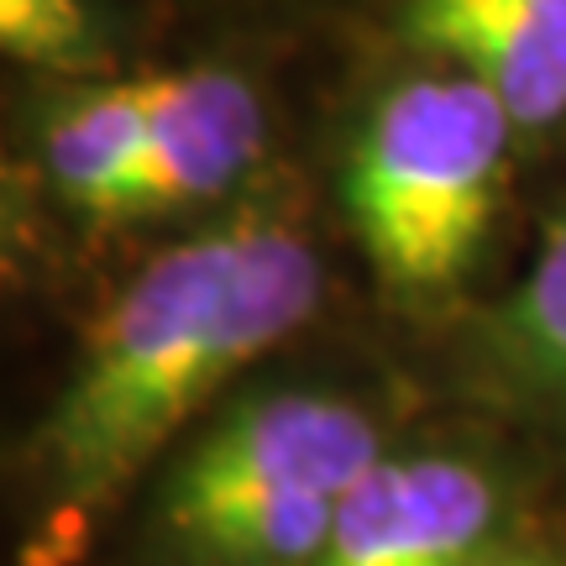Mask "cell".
I'll return each mask as SVG.
<instances>
[{"label": "cell", "mask_w": 566, "mask_h": 566, "mask_svg": "<svg viewBox=\"0 0 566 566\" xmlns=\"http://www.w3.org/2000/svg\"><path fill=\"white\" fill-rule=\"evenodd\" d=\"M520 126L467 74H420L373 105L346 163V210L388 289L436 294L483 247Z\"/></svg>", "instance_id": "cell-3"}, {"label": "cell", "mask_w": 566, "mask_h": 566, "mask_svg": "<svg viewBox=\"0 0 566 566\" xmlns=\"http://www.w3.org/2000/svg\"><path fill=\"white\" fill-rule=\"evenodd\" d=\"M147 80V142L116 221L168 216L226 195L263 153V105L231 69H174Z\"/></svg>", "instance_id": "cell-5"}, {"label": "cell", "mask_w": 566, "mask_h": 566, "mask_svg": "<svg viewBox=\"0 0 566 566\" xmlns=\"http://www.w3.org/2000/svg\"><path fill=\"white\" fill-rule=\"evenodd\" d=\"M321 304V258L289 221L242 216L158 252L101 315L38 430L63 514L101 509L247 363Z\"/></svg>", "instance_id": "cell-1"}, {"label": "cell", "mask_w": 566, "mask_h": 566, "mask_svg": "<svg viewBox=\"0 0 566 566\" xmlns=\"http://www.w3.org/2000/svg\"><path fill=\"white\" fill-rule=\"evenodd\" d=\"M504 520V488L472 457L405 451L352 488L310 566H478Z\"/></svg>", "instance_id": "cell-4"}, {"label": "cell", "mask_w": 566, "mask_h": 566, "mask_svg": "<svg viewBox=\"0 0 566 566\" xmlns=\"http://www.w3.org/2000/svg\"><path fill=\"white\" fill-rule=\"evenodd\" d=\"M0 42L11 59L69 74L101 59V38L84 0H0Z\"/></svg>", "instance_id": "cell-9"}, {"label": "cell", "mask_w": 566, "mask_h": 566, "mask_svg": "<svg viewBox=\"0 0 566 566\" xmlns=\"http://www.w3.org/2000/svg\"><path fill=\"white\" fill-rule=\"evenodd\" d=\"M478 352L530 405L566 415V205L551 216L530 273L493 304Z\"/></svg>", "instance_id": "cell-8"}, {"label": "cell", "mask_w": 566, "mask_h": 566, "mask_svg": "<svg viewBox=\"0 0 566 566\" xmlns=\"http://www.w3.org/2000/svg\"><path fill=\"white\" fill-rule=\"evenodd\" d=\"M373 415L331 394H263L184 451L163 530L195 566H310L352 488L384 462Z\"/></svg>", "instance_id": "cell-2"}, {"label": "cell", "mask_w": 566, "mask_h": 566, "mask_svg": "<svg viewBox=\"0 0 566 566\" xmlns=\"http://www.w3.org/2000/svg\"><path fill=\"white\" fill-rule=\"evenodd\" d=\"M405 32L483 84L520 132L566 116V0H405Z\"/></svg>", "instance_id": "cell-6"}, {"label": "cell", "mask_w": 566, "mask_h": 566, "mask_svg": "<svg viewBox=\"0 0 566 566\" xmlns=\"http://www.w3.org/2000/svg\"><path fill=\"white\" fill-rule=\"evenodd\" d=\"M147 142V80H105L74 90L42 126V163L63 200L116 221L122 189Z\"/></svg>", "instance_id": "cell-7"}, {"label": "cell", "mask_w": 566, "mask_h": 566, "mask_svg": "<svg viewBox=\"0 0 566 566\" xmlns=\"http://www.w3.org/2000/svg\"><path fill=\"white\" fill-rule=\"evenodd\" d=\"M478 566H556L546 546H504V551H488Z\"/></svg>", "instance_id": "cell-10"}]
</instances>
